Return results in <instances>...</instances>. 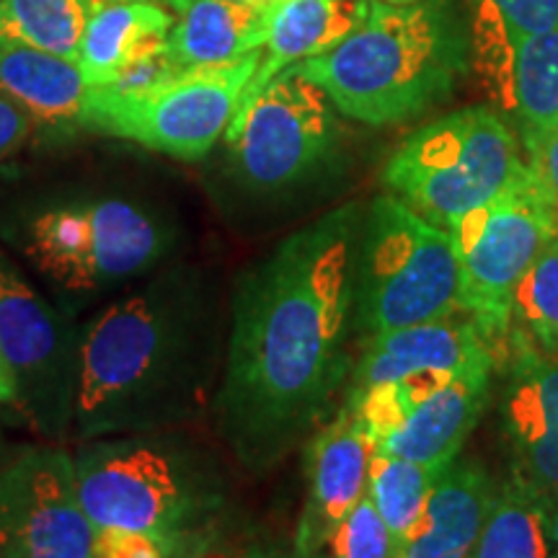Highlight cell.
<instances>
[{
	"label": "cell",
	"instance_id": "cell-1",
	"mask_svg": "<svg viewBox=\"0 0 558 558\" xmlns=\"http://www.w3.org/2000/svg\"><path fill=\"white\" fill-rule=\"evenodd\" d=\"M362 220L357 202L331 209L235 282L213 416L251 471H269L308 437L347 378Z\"/></svg>",
	"mask_w": 558,
	"mask_h": 558
},
{
	"label": "cell",
	"instance_id": "cell-2",
	"mask_svg": "<svg viewBox=\"0 0 558 558\" xmlns=\"http://www.w3.org/2000/svg\"><path fill=\"white\" fill-rule=\"evenodd\" d=\"M226 339L205 271L184 259L109 300L83 318L75 442L181 429L213 411Z\"/></svg>",
	"mask_w": 558,
	"mask_h": 558
},
{
	"label": "cell",
	"instance_id": "cell-3",
	"mask_svg": "<svg viewBox=\"0 0 558 558\" xmlns=\"http://www.w3.org/2000/svg\"><path fill=\"white\" fill-rule=\"evenodd\" d=\"M186 230L166 190L114 171L0 181V246L70 318L181 259Z\"/></svg>",
	"mask_w": 558,
	"mask_h": 558
},
{
	"label": "cell",
	"instance_id": "cell-4",
	"mask_svg": "<svg viewBox=\"0 0 558 558\" xmlns=\"http://www.w3.org/2000/svg\"><path fill=\"white\" fill-rule=\"evenodd\" d=\"M471 65V34L456 0H369L337 47L295 62L341 117L388 128L450 99Z\"/></svg>",
	"mask_w": 558,
	"mask_h": 558
},
{
	"label": "cell",
	"instance_id": "cell-5",
	"mask_svg": "<svg viewBox=\"0 0 558 558\" xmlns=\"http://www.w3.org/2000/svg\"><path fill=\"white\" fill-rule=\"evenodd\" d=\"M73 460L81 505L96 530L194 541L222 505L218 471L184 427L81 439Z\"/></svg>",
	"mask_w": 558,
	"mask_h": 558
},
{
	"label": "cell",
	"instance_id": "cell-6",
	"mask_svg": "<svg viewBox=\"0 0 558 558\" xmlns=\"http://www.w3.org/2000/svg\"><path fill=\"white\" fill-rule=\"evenodd\" d=\"M316 83L284 68L235 111L226 135V177L262 205L316 190L339 171L344 128Z\"/></svg>",
	"mask_w": 558,
	"mask_h": 558
},
{
	"label": "cell",
	"instance_id": "cell-7",
	"mask_svg": "<svg viewBox=\"0 0 558 558\" xmlns=\"http://www.w3.org/2000/svg\"><path fill=\"white\" fill-rule=\"evenodd\" d=\"M460 305V259L448 230L383 194L365 209L354 267V324L365 339L450 318Z\"/></svg>",
	"mask_w": 558,
	"mask_h": 558
},
{
	"label": "cell",
	"instance_id": "cell-8",
	"mask_svg": "<svg viewBox=\"0 0 558 558\" xmlns=\"http://www.w3.org/2000/svg\"><path fill=\"white\" fill-rule=\"evenodd\" d=\"M525 169L527 160L509 124L494 109L469 107L403 140L386 163L383 186L432 226L450 230Z\"/></svg>",
	"mask_w": 558,
	"mask_h": 558
},
{
	"label": "cell",
	"instance_id": "cell-9",
	"mask_svg": "<svg viewBox=\"0 0 558 558\" xmlns=\"http://www.w3.org/2000/svg\"><path fill=\"white\" fill-rule=\"evenodd\" d=\"M259 62L262 50H254L228 65L184 70L145 88H88L78 130L197 163L226 135Z\"/></svg>",
	"mask_w": 558,
	"mask_h": 558
},
{
	"label": "cell",
	"instance_id": "cell-10",
	"mask_svg": "<svg viewBox=\"0 0 558 558\" xmlns=\"http://www.w3.org/2000/svg\"><path fill=\"white\" fill-rule=\"evenodd\" d=\"M81 337L83 320L62 313L0 246V360L16 390L13 411L41 442L73 439Z\"/></svg>",
	"mask_w": 558,
	"mask_h": 558
},
{
	"label": "cell",
	"instance_id": "cell-11",
	"mask_svg": "<svg viewBox=\"0 0 558 558\" xmlns=\"http://www.w3.org/2000/svg\"><path fill=\"white\" fill-rule=\"evenodd\" d=\"M448 233L460 259V305L492 349L507 347L514 290L543 246L558 235L530 166L505 192L456 220Z\"/></svg>",
	"mask_w": 558,
	"mask_h": 558
},
{
	"label": "cell",
	"instance_id": "cell-12",
	"mask_svg": "<svg viewBox=\"0 0 558 558\" xmlns=\"http://www.w3.org/2000/svg\"><path fill=\"white\" fill-rule=\"evenodd\" d=\"M65 445L19 448L0 465V558H96Z\"/></svg>",
	"mask_w": 558,
	"mask_h": 558
},
{
	"label": "cell",
	"instance_id": "cell-13",
	"mask_svg": "<svg viewBox=\"0 0 558 558\" xmlns=\"http://www.w3.org/2000/svg\"><path fill=\"white\" fill-rule=\"evenodd\" d=\"M505 432L512 481L541 501L558 497V352L509 331Z\"/></svg>",
	"mask_w": 558,
	"mask_h": 558
},
{
	"label": "cell",
	"instance_id": "cell-14",
	"mask_svg": "<svg viewBox=\"0 0 558 558\" xmlns=\"http://www.w3.org/2000/svg\"><path fill=\"white\" fill-rule=\"evenodd\" d=\"M373 452V435L347 403L331 422L313 432L311 442L305 445L308 494L298 522L295 550L324 554L333 530L365 497Z\"/></svg>",
	"mask_w": 558,
	"mask_h": 558
},
{
	"label": "cell",
	"instance_id": "cell-15",
	"mask_svg": "<svg viewBox=\"0 0 558 558\" xmlns=\"http://www.w3.org/2000/svg\"><path fill=\"white\" fill-rule=\"evenodd\" d=\"M494 349L471 318H442L365 339L352 373V390L396 383L422 373H460L494 362Z\"/></svg>",
	"mask_w": 558,
	"mask_h": 558
},
{
	"label": "cell",
	"instance_id": "cell-16",
	"mask_svg": "<svg viewBox=\"0 0 558 558\" xmlns=\"http://www.w3.org/2000/svg\"><path fill=\"white\" fill-rule=\"evenodd\" d=\"M494 362L473 365L418 403L403 424L375 442V452L445 471L484 414L492 396Z\"/></svg>",
	"mask_w": 558,
	"mask_h": 558
},
{
	"label": "cell",
	"instance_id": "cell-17",
	"mask_svg": "<svg viewBox=\"0 0 558 558\" xmlns=\"http://www.w3.org/2000/svg\"><path fill=\"white\" fill-rule=\"evenodd\" d=\"M497 492L481 465L452 460L432 486L416 525L399 543V558H469Z\"/></svg>",
	"mask_w": 558,
	"mask_h": 558
},
{
	"label": "cell",
	"instance_id": "cell-18",
	"mask_svg": "<svg viewBox=\"0 0 558 558\" xmlns=\"http://www.w3.org/2000/svg\"><path fill=\"white\" fill-rule=\"evenodd\" d=\"M173 21V11L158 0L96 3L75 65L90 88L109 86L130 68L166 52Z\"/></svg>",
	"mask_w": 558,
	"mask_h": 558
},
{
	"label": "cell",
	"instance_id": "cell-19",
	"mask_svg": "<svg viewBox=\"0 0 558 558\" xmlns=\"http://www.w3.org/2000/svg\"><path fill=\"white\" fill-rule=\"evenodd\" d=\"M173 11L166 58L179 73L218 68L262 50L269 9L235 0H163Z\"/></svg>",
	"mask_w": 558,
	"mask_h": 558
},
{
	"label": "cell",
	"instance_id": "cell-20",
	"mask_svg": "<svg viewBox=\"0 0 558 558\" xmlns=\"http://www.w3.org/2000/svg\"><path fill=\"white\" fill-rule=\"evenodd\" d=\"M88 83L73 60L0 39V94L58 140L75 135Z\"/></svg>",
	"mask_w": 558,
	"mask_h": 558
},
{
	"label": "cell",
	"instance_id": "cell-21",
	"mask_svg": "<svg viewBox=\"0 0 558 558\" xmlns=\"http://www.w3.org/2000/svg\"><path fill=\"white\" fill-rule=\"evenodd\" d=\"M369 0H277L269 9L259 68L246 86L243 104L254 99L275 75L295 62L337 47L365 19Z\"/></svg>",
	"mask_w": 558,
	"mask_h": 558
},
{
	"label": "cell",
	"instance_id": "cell-22",
	"mask_svg": "<svg viewBox=\"0 0 558 558\" xmlns=\"http://www.w3.org/2000/svg\"><path fill=\"white\" fill-rule=\"evenodd\" d=\"M96 3L99 0H0V39L78 62Z\"/></svg>",
	"mask_w": 558,
	"mask_h": 558
},
{
	"label": "cell",
	"instance_id": "cell-23",
	"mask_svg": "<svg viewBox=\"0 0 558 558\" xmlns=\"http://www.w3.org/2000/svg\"><path fill=\"white\" fill-rule=\"evenodd\" d=\"M546 505L509 481L497 492L492 512L469 558H554Z\"/></svg>",
	"mask_w": 558,
	"mask_h": 558
},
{
	"label": "cell",
	"instance_id": "cell-24",
	"mask_svg": "<svg viewBox=\"0 0 558 558\" xmlns=\"http://www.w3.org/2000/svg\"><path fill=\"white\" fill-rule=\"evenodd\" d=\"M512 114L522 137L558 130V26L514 41Z\"/></svg>",
	"mask_w": 558,
	"mask_h": 558
},
{
	"label": "cell",
	"instance_id": "cell-25",
	"mask_svg": "<svg viewBox=\"0 0 558 558\" xmlns=\"http://www.w3.org/2000/svg\"><path fill=\"white\" fill-rule=\"evenodd\" d=\"M439 473L442 471L427 469V465L411 463L403 458L383 456V452H373V458H369L367 497L373 499L383 522L399 543L416 525Z\"/></svg>",
	"mask_w": 558,
	"mask_h": 558
},
{
	"label": "cell",
	"instance_id": "cell-26",
	"mask_svg": "<svg viewBox=\"0 0 558 558\" xmlns=\"http://www.w3.org/2000/svg\"><path fill=\"white\" fill-rule=\"evenodd\" d=\"M509 331L558 352V235L543 246L520 279Z\"/></svg>",
	"mask_w": 558,
	"mask_h": 558
},
{
	"label": "cell",
	"instance_id": "cell-27",
	"mask_svg": "<svg viewBox=\"0 0 558 558\" xmlns=\"http://www.w3.org/2000/svg\"><path fill=\"white\" fill-rule=\"evenodd\" d=\"M471 58L481 86L486 88L492 101L512 111L514 41L492 0H476V9H473Z\"/></svg>",
	"mask_w": 558,
	"mask_h": 558
},
{
	"label": "cell",
	"instance_id": "cell-28",
	"mask_svg": "<svg viewBox=\"0 0 558 558\" xmlns=\"http://www.w3.org/2000/svg\"><path fill=\"white\" fill-rule=\"evenodd\" d=\"M324 554L329 558H399V541L365 492V497L333 530Z\"/></svg>",
	"mask_w": 558,
	"mask_h": 558
},
{
	"label": "cell",
	"instance_id": "cell-29",
	"mask_svg": "<svg viewBox=\"0 0 558 558\" xmlns=\"http://www.w3.org/2000/svg\"><path fill=\"white\" fill-rule=\"evenodd\" d=\"M190 543L145 530L99 527L94 550L96 558H184Z\"/></svg>",
	"mask_w": 558,
	"mask_h": 558
},
{
	"label": "cell",
	"instance_id": "cell-30",
	"mask_svg": "<svg viewBox=\"0 0 558 558\" xmlns=\"http://www.w3.org/2000/svg\"><path fill=\"white\" fill-rule=\"evenodd\" d=\"M505 19L512 41L558 26V0H492Z\"/></svg>",
	"mask_w": 558,
	"mask_h": 558
},
{
	"label": "cell",
	"instance_id": "cell-31",
	"mask_svg": "<svg viewBox=\"0 0 558 558\" xmlns=\"http://www.w3.org/2000/svg\"><path fill=\"white\" fill-rule=\"evenodd\" d=\"M522 148H525L530 171H533L543 194H546L558 230V130L522 137Z\"/></svg>",
	"mask_w": 558,
	"mask_h": 558
},
{
	"label": "cell",
	"instance_id": "cell-32",
	"mask_svg": "<svg viewBox=\"0 0 558 558\" xmlns=\"http://www.w3.org/2000/svg\"><path fill=\"white\" fill-rule=\"evenodd\" d=\"M32 132L34 122L29 120V114L0 94V163L16 156L29 143Z\"/></svg>",
	"mask_w": 558,
	"mask_h": 558
},
{
	"label": "cell",
	"instance_id": "cell-33",
	"mask_svg": "<svg viewBox=\"0 0 558 558\" xmlns=\"http://www.w3.org/2000/svg\"><path fill=\"white\" fill-rule=\"evenodd\" d=\"M13 403H16V390H13L9 369L0 360V409H13Z\"/></svg>",
	"mask_w": 558,
	"mask_h": 558
},
{
	"label": "cell",
	"instance_id": "cell-34",
	"mask_svg": "<svg viewBox=\"0 0 558 558\" xmlns=\"http://www.w3.org/2000/svg\"><path fill=\"white\" fill-rule=\"evenodd\" d=\"M546 505V520H548V538L558 550V497L543 501Z\"/></svg>",
	"mask_w": 558,
	"mask_h": 558
},
{
	"label": "cell",
	"instance_id": "cell-35",
	"mask_svg": "<svg viewBox=\"0 0 558 558\" xmlns=\"http://www.w3.org/2000/svg\"><path fill=\"white\" fill-rule=\"evenodd\" d=\"M243 558H329L326 554H300V550H292L290 556L282 554H262V550H254V554H246Z\"/></svg>",
	"mask_w": 558,
	"mask_h": 558
},
{
	"label": "cell",
	"instance_id": "cell-36",
	"mask_svg": "<svg viewBox=\"0 0 558 558\" xmlns=\"http://www.w3.org/2000/svg\"><path fill=\"white\" fill-rule=\"evenodd\" d=\"M13 452H16V450H13L11 445L5 442V435H3V429H0V465H3L5 460H9V458L13 456Z\"/></svg>",
	"mask_w": 558,
	"mask_h": 558
},
{
	"label": "cell",
	"instance_id": "cell-37",
	"mask_svg": "<svg viewBox=\"0 0 558 558\" xmlns=\"http://www.w3.org/2000/svg\"><path fill=\"white\" fill-rule=\"evenodd\" d=\"M235 3H246V5H259V9H269V5H275L277 0H235Z\"/></svg>",
	"mask_w": 558,
	"mask_h": 558
},
{
	"label": "cell",
	"instance_id": "cell-38",
	"mask_svg": "<svg viewBox=\"0 0 558 558\" xmlns=\"http://www.w3.org/2000/svg\"><path fill=\"white\" fill-rule=\"evenodd\" d=\"M386 3H414V0H386Z\"/></svg>",
	"mask_w": 558,
	"mask_h": 558
},
{
	"label": "cell",
	"instance_id": "cell-39",
	"mask_svg": "<svg viewBox=\"0 0 558 558\" xmlns=\"http://www.w3.org/2000/svg\"><path fill=\"white\" fill-rule=\"evenodd\" d=\"M99 3H107V0H99ZM158 3H163V0H158Z\"/></svg>",
	"mask_w": 558,
	"mask_h": 558
},
{
	"label": "cell",
	"instance_id": "cell-40",
	"mask_svg": "<svg viewBox=\"0 0 558 558\" xmlns=\"http://www.w3.org/2000/svg\"><path fill=\"white\" fill-rule=\"evenodd\" d=\"M554 558H558V550H556V554H554Z\"/></svg>",
	"mask_w": 558,
	"mask_h": 558
}]
</instances>
